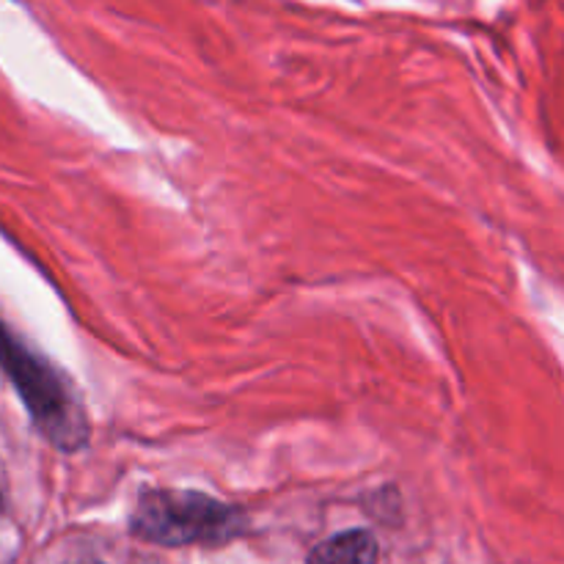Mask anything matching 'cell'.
<instances>
[{
    "label": "cell",
    "instance_id": "cell-1",
    "mask_svg": "<svg viewBox=\"0 0 564 564\" xmlns=\"http://www.w3.org/2000/svg\"><path fill=\"white\" fill-rule=\"evenodd\" d=\"M0 367L6 369L44 438L64 452H77L88 441V416L75 386L42 356L28 350L0 325Z\"/></svg>",
    "mask_w": 564,
    "mask_h": 564
},
{
    "label": "cell",
    "instance_id": "cell-2",
    "mask_svg": "<svg viewBox=\"0 0 564 564\" xmlns=\"http://www.w3.org/2000/svg\"><path fill=\"white\" fill-rule=\"evenodd\" d=\"M248 521L242 510L198 490H147L132 510L130 529L135 538L154 545H220L240 538Z\"/></svg>",
    "mask_w": 564,
    "mask_h": 564
},
{
    "label": "cell",
    "instance_id": "cell-3",
    "mask_svg": "<svg viewBox=\"0 0 564 564\" xmlns=\"http://www.w3.org/2000/svg\"><path fill=\"white\" fill-rule=\"evenodd\" d=\"M378 540L364 529H356V532H341L319 543L308 554L306 564H378Z\"/></svg>",
    "mask_w": 564,
    "mask_h": 564
}]
</instances>
